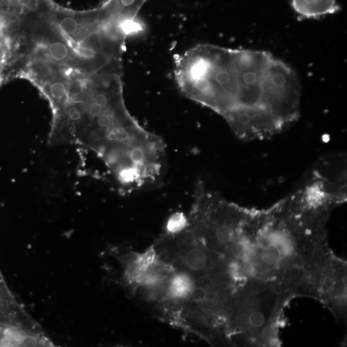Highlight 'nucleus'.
Instances as JSON below:
<instances>
[{"instance_id": "1", "label": "nucleus", "mask_w": 347, "mask_h": 347, "mask_svg": "<svg viewBox=\"0 0 347 347\" xmlns=\"http://www.w3.org/2000/svg\"><path fill=\"white\" fill-rule=\"evenodd\" d=\"M326 223L284 198L254 209L233 266L240 280L277 281L287 270L327 254Z\"/></svg>"}, {"instance_id": "2", "label": "nucleus", "mask_w": 347, "mask_h": 347, "mask_svg": "<svg viewBox=\"0 0 347 347\" xmlns=\"http://www.w3.org/2000/svg\"><path fill=\"white\" fill-rule=\"evenodd\" d=\"M174 74L190 99L223 117L237 106L238 80L233 49L199 44L175 58Z\"/></svg>"}, {"instance_id": "3", "label": "nucleus", "mask_w": 347, "mask_h": 347, "mask_svg": "<svg viewBox=\"0 0 347 347\" xmlns=\"http://www.w3.org/2000/svg\"><path fill=\"white\" fill-rule=\"evenodd\" d=\"M290 299L275 281L251 278L240 282L227 326L228 345L278 346L280 315Z\"/></svg>"}, {"instance_id": "4", "label": "nucleus", "mask_w": 347, "mask_h": 347, "mask_svg": "<svg viewBox=\"0 0 347 347\" xmlns=\"http://www.w3.org/2000/svg\"><path fill=\"white\" fill-rule=\"evenodd\" d=\"M241 282L231 271L194 279L174 326L212 345H228L227 326L233 297Z\"/></svg>"}, {"instance_id": "5", "label": "nucleus", "mask_w": 347, "mask_h": 347, "mask_svg": "<svg viewBox=\"0 0 347 347\" xmlns=\"http://www.w3.org/2000/svg\"><path fill=\"white\" fill-rule=\"evenodd\" d=\"M253 210L227 200L199 182L187 216L188 226L199 241L230 259L233 265Z\"/></svg>"}, {"instance_id": "6", "label": "nucleus", "mask_w": 347, "mask_h": 347, "mask_svg": "<svg viewBox=\"0 0 347 347\" xmlns=\"http://www.w3.org/2000/svg\"><path fill=\"white\" fill-rule=\"evenodd\" d=\"M153 246L161 260L194 279L232 271L230 259L207 247L194 236L188 226L176 233L164 231Z\"/></svg>"}, {"instance_id": "7", "label": "nucleus", "mask_w": 347, "mask_h": 347, "mask_svg": "<svg viewBox=\"0 0 347 347\" xmlns=\"http://www.w3.org/2000/svg\"><path fill=\"white\" fill-rule=\"evenodd\" d=\"M301 92L299 79L292 68L272 56L263 76L262 103L284 130L299 119Z\"/></svg>"}, {"instance_id": "8", "label": "nucleus", "mask_w": 347, "mask_h": 347, "mask_svg": "<svg viewBox=\"0 0 347 347\" xmlns=\"http://www.w3.org/2000/svg\"><path fill=\"white\" fill-rule=\"evenodd\" d=\"M233 52L237 74L238 96L236 107L229 113L252 109L267 111L262 103V83L265 69L273 55L264 51L233 50Z\"/></svg>"}, {"instance_id": "9", "label": "nucleus", "mask_w": 347, "mask_h": 347, "mask_svg": "<svg viewBox=\"0 0 347 347\" xmlns=\"http://www.w3.org/2000/svg\"><path fill=\"white\" fill-rule=\"evenodd\" d=\"M316 299L325 304L337 320L346 318L347 263L333 252L321 265Z\"/></svg>"}, {"instance_id": "10", "label": "nucleus", "mask_w": 347, "mask_h": 347, "mask_svg": "<svg viewBox=\"0 0 347 347\" xmlns=\"http://www.w3.org/2000/svg\"><path fill=\"white\" fill-rule=\"evenodd\" d=\"M291 6L303 19H316L340 10L336 0H291Z\"/></svg>"}, {"instance_id": "11", "label": "nucleus", "mask_w": 347, "mask_h": 347, "mask_svg": "<svg viewBox=\"0 0 347 347\" xmlns=\"http://www.w3.org/2000/svg\"><path fill=\"white\" fill-rule=\"evenodd\" d=\"M187 216L181 212L173 214L167 220L164 231L167 233H176L185 229L188 226Z\"/></svg>"}]
</instances>
